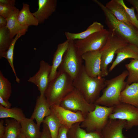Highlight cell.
Instances as JSON below:
<instances>
[{
  "mask_svg": "<svg viewBox=\"0 0 138 138\" xmlns=\"http://www.w3.org/2000/svg\"><path fill=\"white\" fill-rule=\"evenodd\" d=\"M52 113L50 106L44 95H40L37 99L36 105L30 118L35 120L39 127L44 119Z\"/></svg>",
  "mask_w": 138,
  "mask_h": 138,
  "instance_id": "obj_16",
  "label": "cell"
},
{
  "mask_svg": "<svg viewBox=\"0 0 138 138\" xmlns=\"http://www.w3.org/2000/svg\"><path fill=\"white\" fill-rule=\"evenodd\" d=\"M20 123L21 132L26 138H40L42 132L33 120L26 118Z\"/></svg>",
  "mask_w": 138,
  "mask_h": 138,
  "instance_id": "obj_20",
  "label": "cell"
},
{
  "mask_svg": "<svg viewBox=\"0 0 138 138\" xmlns=\"http://www.w3.org/2000/svg\"><path fill=\"white\" fill-rule=\"evenodd\" d=\"M50 108L61 125L69 129L74 124L82 122L84 120L85 117L80 111L73 112L57 105H52Z\"/></svg>",
  "mask_w": 138,
  "mask_h": 138,
  "instance_id": "obj_11",
  "label": "cell"
},
{
  "mask_svg": "<svg viewBox=\"0 0 138 138\" xmlns=\"http://www.w3.org/2000/svg\"><path fill=\"white\" fill-rule=\"evenodd\" d=\"M69 40L68 47L58 68L67 72L74 80L82 67L83 59L75 46L74 40Z\"/></svg>",
  "mask_w": 138,
  "mask_h": 138,
  "instance_id": "obj_7",
  "label": "cell"
},
{
  "mask_svg": "<svg viewBox=\"0 0 138 138\" xmlns=\"http://www.w3.org/2000/svg\"><path fill=\"white\" fill-rule=\"evenodd\" d=\"M68 129L62 126L59 129L56 138H67V133Z\"/></svg>",
  "mask_w": 138,
  "mask_h": 138,
  "instance_id": "obj_36",
  "label": "cell"
},
{
  "mask_svg": "<svg viewBox=\"0 0 138 138\" xmlns=\"http://www.w3.org/2000/svg\"><path fill=\"white\" fill-rule=\"evenodd\" d=\"M69 43V40L67 39L57 45L56 50L53 55L51 70L49 78V82L55 77L57 72V70L62 62L64 55L68 48Z\"/></svg>",
  "mask_w": 138,
  "mask_h": 138,
  "instance_id": "obj_19",
  "label": "cell"
},
{
  "mask_svg": "<svg viewBox=\"0 0 138 138\" xmlns=\"http://www.w3.org/2000/svg\"><path fill=\"white\" fill-rule=\"evenodd\" d=\"M4 121L2 119L0 121V138H3L5 130V126L4 125Z\"/></svg>",
  "mask_w": 138,
  "mask_h": 138,
  "instance_id": "obj_39",
  "label": "cell"
},
{
  "mask_svg": "<svg viewBox=\"0 0 138 138\" xmlns=\"http://www.w3.org/2000/svg\"><path fill=\"white\" fill-rule=\"evenodd\" d=\"M17 138H26L21 132L19 134Z\"/></svg>",
  "mask_w": 138,
  "mask_h": 138,
  "instance_id": "obj_42",
  "label": "cell"
},
{
  "mask_svg": "<svg viewBox=\"0 0 138 138\" xmlns=\"http://www.w3.org/2000/svg\"><path fill=\"white\" fill-rule=\"evenodd\" d=\"M128 74L127 70L123 71L117 76L106 80V86L102 90V94L95 104L107 107H114L120 102V94L127 84L125 79Z\"/></svg>",
  "mask_w": 138,
  "mask_h": 138,
  "instance_id": "obj_4",
  "label": "cell"
},
{
  "mask_svg": "<svg viewBox=\"0 0 138 138\" xmlns=\"http://www.w3.org/2000/svg\"><path fill=\"white\" fill-rule=\"evenodd\" d=\"M119 99L120 103L129 104L138 108V82L127 85L121 93Z\"/></svg>",
  "mask_w": 138,
  "mask_h": 138,
  "instance_id": "obj_18",
  "label": "cell"
},
{
  "mask_svg": "<svg viewBox=\"0 0 138 138\" xmlns=\"http://www.w3.org/2000/svg\"><path fill=\"white\" fill-rule=\"evenodd\" d=\"M110 32L106 43L100 50L101 77H102L108 75V66L112 62L117 51L128 44L122 39Z\"/></svg>",
  "mask_w": 138,
  "mask_h": 138,
  "instance_id": "obj_6",
  "label": "cell"
},
{
  "mask_svg": "<svg viewBox=\"0 0 138 138\" xmlns=\"http://www.w3.org/2000/svg\"><path fill=\"white\" fill-rule=\"evenodd\" d=\"M60 105L73 112L80 111L85 117L95 107V103L88 102L81 93L75 87L62 99Z\"/></svg>",
  "mask_w": 138,
  "mask_h": 138,
  "instance_id": "obj_8",
  "label": "cell"
},
{
  "mask_svg": "<svg viewBox=\"0 0 138 138\" xmlns=\"http://www.w3.org/2000/svg\"><path fill=\"white\" fill-rule=\"evenodd\" d=\"M7 19L1 16H0V28L6 27L7 25Z\"/></svg>",
  "mask_w": 138,
  "mask_h": 138,
  "instance_id": "obj_41",
  "label": "cell"
},
{
  "mask_svg": "<svg viewBox=\"0 0 138 138\" xmlns=\"http://www.w3.org/2000/svg\"><path fill=\"white\" fill-rule=\"evenodd\" d=\"M26 118L22 110L19 108H5L0 105V118H11L20 122Z\"/></svg>",
  "mask_w": 138,
  "mask_h": 138,
  "instance_id": "obj_26",
  "label": "cell"
},
{
  "mask_svg": "<svg viewBox=\"0 0 138 138\" xmlns=\"http://www.w3.org/2000/svg\"><path fill=\"white\" fill-rule=\"evenodd\" d=\"M101 56L100 50L87 52L82 55L85 71L91 77H101Z\"/></svg>",
  "mask_w": 138,
  "mask_h": 138,
  "instance_id": "obj_13",
  "label": "cell"
},
{
  "mask_svg": "<svg viewBox=\"0 0 138 138\" xmlns=\"http://www.w3.org/2000/svg\"><path fill=\"white\" fill-rule=\"evenodd\" d=\"M128 74L126 80L127 85L138 82V59H132L130 62L125 65Z\"/></svg>",
  "mask_w": 138,
  "mask_h": 138,
  "instance_id": "obj_28",
  "label": "cell"
},
{
  "mask_svg": "<svg viewBox=\"0 0 138 138\" xmlns=\"http://www.w3.org/2000/svg\"><path fill=\"white\" fill-rule=\"evenodd\" d=\"M93 1L104 13L105 22L109 31L128 44L134 45L138 48V30L133 26L129 25L117 19L100 1L98 0Z\"/></svg>",
  "mask_w": 138,
  "mask_h": 138,
  "instance_id": "obj_3",
  "label": "cell"
},
{
  "mask_svg": "<svg viewBox=\"0 0 138 138\" xmlns=\"http://www.w3.org/2000/svg\"><path fill=\"white\" fill-rule=\"evenodd\" d=\"M17 8L15 6H9L0 4V16L7 19L14 12Z\"/></svg>",
  "mask_w": 138,
  "mask_h": 138,
  "instance_id": "obj_34",
  "label": "cell"
},
{
  "mask_svg": "<svg viewBox=\"0 0 138 138\" xmlns=\"http://www.w3.org/2000/svg\"><path fill=\"white\" fill-rule=\"evenodd\" d=\"M95 105V109L87 114L84 121L80 124L81 127L87 132L101 131L107 123L114 107Z\"/></svg>",
  "mask_w": 138,
  "mask_h": 138,
  "instance_id": "obj_5",
  "label": "cell"
},
{
  "mask_svg": "<svg viewBox=\"0 0 138 138\" xmlns=\"http://www.w3.org/2000/svg\"><path fill=\"white\" fill-rule=\"evenodd\" d=\"M126 1L132 6L136 10V16L138 20V0H127Z\"/></svg>",
  "mask_w": 138,
  "mask_h": 138,
  "instance_id": "obj_38",
  "label": "cell"
},
{
  "mask_svg": "<svg viewBox=\"0 0 138 138\" xmlns=\"http://www.w3.org/2000/svg\"><path fill=\"white\" fill-rule=\"evenodd\" d=\"M107 8L118 20L129 25L133 26L123 7L117 0H111L105 6Z\"/></svg>",
  "mask_w": 138,
  "mask_h": 138,
  "instance_id": "obj_22",
  "label": "cell"
},
{
  "mask_svg": "<svg viewBox=\"0 0 138 138\" xmlns=\"http://www.w3.org/2000/svg\"><path fill=\"white\" fill-rule=\"evenodd\" d=\"M25 34L19 33L16 35L13 38L12 43L7 50L3 55V57L6 58L12 70L15 75L16 81L18 83L20 82V79L18 77L14 67L13 64V55L14 48L15 43L22 36Z\"/></svg>",
  "mask_w": 138,
  "mask_h": 138,
  "instance_id": "obj_31",
  "label": "cell"
},
{
  "mask_svg": "<svg viewBox=\"0 0 138 138\" xmlns=\"http://www.w3.org/2000/svg\"><path fill=\"white\" fill-rule=\"evenodd\" d=\"M52 66L45 61H41L39 69L33 76L30 77L28 81L37 86L40 95H44L49 83V76Z\"/></svg>",
  "mask_w": 138,
  "mask_h": 138,
  "instance_id": "obj_12",
  "label": "cell"
},
{
  "mask_svg": "<svg viewBox=\"0 0 138 138\" xmlns=\"http://www.w3.org/2000/svg\"><path fill=\"white\" fill-rule=\"evenodd\" d=\"M5 130L3 138H17L21 132L20 122L13 119L5 120Z\"/></svg>",
  "mask_w": 138,
  "mask_h": 138,
  "instance_id": "obj_27",
  "label": "cell"
},
{
  "mask_svg": "<svg viewBox=\"0 0 138 138\" xmlns=\"http://www.w3.org/2000/svg\"><path fill=\"white\" fill-rule=\"evenodd\" d=\"M13 39L10 37L8 28L5 27L0 28V58L9 48Z\"/></svg>",
  "mask_w": 138,
  "mask_h": 138,
  "instance_id": "obj_29",
  "label": "cell"
},
{
  "mask_svg": "<svg viewBox=\"0 0 138 138\" xmlns=\"http://www.w3.org/2000/svg\"><path fill=\"white\" fill-rule=\"evenodd\" d=\"M43 123V129L40 138H52L47 125Z\"/></svg>",
  "mask_w": 138,
  "mask_h": 138,
  "instance_id": "obj_35",
  "label": "cell"
},
{
  "mask_svg": "<svg viewBox=\"0 0 138 138\" xmlns=\"http://www.w3.org/2000/svg\"><path fill=\"white\" fill-rule=\"evenodd\" d=\"M43 123L47 125L51 138H56L59 129L62 125L56 117L52 113L44 119Z\"/></svg>",
  "mask_w": 138,
  "mask_h": 138,
  "instance_id": "obj_30",
  "label": "cell"
},
{
  "mask_svg": "<svg viewBox=\"0 0 138 138\" xmlns=\"http://www.w3.org/2000/svg\"><path fill=\"white\" fill-rule=\"evenodd\" d=\"M15 0H0V4L11 7L15 6Z\"/></svg>",
  "mask_w": 138,
  "mask_h": 138,
  "instance_id": "obj_37",
  "label": "cell"
},
{
  "mask_svg": "<svg viewBox=\"0 0 138 138\" xmlns=\"http://www.w3.org/2000/svg\"><path fill=\"white\" fill-rule=\"evenodd\" d=\"M22 5V7L19 11L17 17L19 23L25 26H37L39 24L38 21L30 12L29 5L24 3Z\"/></svg>",
  "mask_w": 138,
  "mask_h": 138,
  "instance_id": "obj_25",
  "label": "cell"
},
{
  "mask_svg": "<svg viewBox=\"0 0 138 138\" xmlns=\"http://www.w3.org/2000/svg\"><path fill=\"white\" fill-rule=\"evenodd\" d=\"M104 77H91L86 73L84 65L76 77L73 80L74 87L82 94L87 101L95 103L100 97L101 91L106 86Z\"/></svg>",
  "mask_w": 138,
  "mask_h": 138,
  "instance_id": "obj_1",
  "label": "cell"
},
{
  "mask_svg": "<svg viewBox=\"0 0 138 138\" xmlns=\"http://www.w3.org/2000/svg\"><path fill=\"white\" fill-rule=\"evenodd\" d=\"M109 119L126 121L125 128L131 129L138 126V108L131 105L120 103L114 107Z\"/></svg>",
  "mask_w": 138,
  "mask_h": 138,
  "instance_id": "obj_10",
  "label": "cell"
},
{
  "mask_svg": "<svg viewBox=\"0 0 138 138\" xmlns=\"http://www.w3.org/2000/svg\"><path fill=\"white\" fill-rule=\"evenodd\" d=\"M73 80L63 70L58 69L55 77L49 82L44 93L50 107L60 105L62 99L74 88Z\"/></svg>",
  "mask_w": 138,
  "mask_h": 138,
  "instance_id": "obj_2",
  "label": "cell"
},
{
  "mask_svg": "<svg viewBox=\"0 0 138 138\" xmlns=\"http://www.w3.org/2000/svg\"><path fill=\"white\" fill-rule=\"evenodd\" d=\"M110 34L109 30L104 28L85 39L74 41L79 53L82 55L87 52L100 50L106 43Z\"/></svg>",
  "mask_w": 138,
  "mask_h": 138,
  "instance_id": "obj_9",
  "label": "cell"
},
{
  "mask_svg": "<svg viewBox=\"0 0 138 138\" xmlns=\"http://www.w3.org/2000/svg\"><path fill=\"white\" fill-rule=\"evenodd\" d=\"M116 57L108 70L111 72L115 67L125 60L129 58L138 59V48L130 44L122 47L116 51Z\"/></svg>",
  "mask_w": 138,
  "mask_h": 138,
  "instance_id": "obj_17",
  "label": "cell"
},
{
  "mask_svg": "<svg viewBox=\"0 0 138 138\" xmlns=\"http://www.w3.org/2000/svg\"><path fill=\"white\" fill-rule=\"evenodd\" d=\"M10 82L0 71V96L4 100L8 101L12 93Z\"/></svg>",
  "mask_w": 138,
  "mask_h": 138,
  "instance_id": "obj_32",
  "label": "cell"
},
{
  "mask_svg": "<svg viewBox=\"0 0 138 138\" xmlns=\"http://www.w3.org/2000/svg\"><path fill=\"white\" fill-rule=\"evenodd\" d=\"M0 105L4 107L7 108H10L12 105L8 101L4 100L0 96Z\"/></svg>",
  "mask_w": 138,
  "mask_h": 138,
  "instance_id": "obj_40",
  "label": "cell"
},
{
  "mask_svg": "<svg viewBox=\"0 0 138 138\" xmlns=\"http://www.w3.org/2000/svg\"><path fill=\"white\" fill-rule=\"evenodd\" d=\"M125 122L123 120L109 119L101 131L102 138H128L123 133Z\"/></svg>",
  "mask_w": 138,
  "mask_h": 138,
  "instance_id": "obj_14",
  "label": "cell"
},
{
  "mask_svg": "<svg viewBox=\"0 0 138 138\" xmlns=\"http://www.w3.org/2000/svg\"><path fill=\"white\" fill-rule=\"evenodd\" d=\"M117 1L123 7L132 24L138 30V20L135 13L134 8L133 7L131 8L127 7L123 0Z\"/></svg>",
  "mask_w": 138,
  "mask_h": 138,
  "instance_id": "obj_33",
  "label": "cell"
},
{
  "mask_svg": "<svg viewBox=\"0 0 138 138\" xmlns=\"http://www.w3.org/2000/svg\"><path fill=\"white\" fill-rule=\"evenodd\" d=\"M56 0H39L38 8L33 14L39 24L44 23L56 11L57 5Z\"/></svg>",
  "mask_w": 138,
  "mask_h": 138,
  "instance_id": "obj_15",
  "label": "cell"
},
{
  "mask_svg": "<svg viewBox=\"0 0 138 138\" xmlns=\"http://www.w3.org/2000/svg\"><path fill=\"white\" fill-rule=\"evenodd\" d=\"M19 10L17 8L14 12L6 19L7 24L6 26L8 29L10 37L12 39L18 34L23 33L25 34L27 31L28 26L21 25L18 19V16Z\"/></svg>",
  "mask_w": 138,
  "mask_h": 138,
  "instance_id": "obj_21",
  "label": "cell"
},
{
  "mask_svg": "<svg viewBox=\"0 0 138 138\" xmlns=\"http://www.w3.org/2000/svg\"><path fill=\"white\" fill-rule=\"evenodd\" d=\"M103 25L97 21L94 22L87 29L78 33H72L68 32H65V36L68 40H75L86 38L95 32L101 31L104 29Z\"/></svg>",
  "mask_w": 138,
  "mask_h": 138,
  "instance_id": "obj_24",
  "label": "cell"
},
{
  "mask_svg": "<svg viewBox=\"0 0 138 138\" xmlns=\"http://www.w3.org/2000/svg\"><path fill=\"white\" fill-rule=\"evenodd\" d=\"M81 123L74 124L68 129L67 138H102L101 131L87 132L81 127Z\"/></svg>",
  "mask_w": 138,
  "mask_h": 138,
  "instance_id": "obj_23",
  "label": "cell"
}]
</instances>
